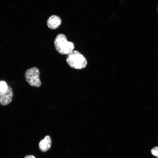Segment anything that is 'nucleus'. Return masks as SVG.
I'll use <instances>...</instances> for the list:
<instances>
[{"label":"nucleus","mask_w":158,"mask_h":158,"mask_svg":"<svg viewBox=\"0 0 158 158\" xmlns=\"http://www.w3.org/2000/svg\"><path fill=\"white\" fill-rule=\"evenodd\" d=\"M24 158H36L35 157L32 155H28L25 156Z\"/></svg>","instance_id":"9"},{"label":"nucleus","mask_w":158,"mask_h":158,"mask_svg":"<svg viewBox=\"0 0 158 158\" xmlns=\"http://www.w3.org/2000/svg\"><path fill=\"white\" fill-rule=\"evenodd\" d=\"M151 154L158 158V146H155L151 150Z\"/></svg>","instance_id":"7"},{"label":"nucleus","mask_w":158,"mask_h":158,"mask_svg":"<svg viewBox=\"0 0 158 158\" xmlns=\"http://www.w3.org/2000/svg\"><path fill=\"white\" fill-rule=\"evenodd\" d=\"M7 85L4 81L0 82V91L2 92L5 91L7 88Z\"/></svg>","instance_id":"8"},{"label":"nucleus","mask_w":158,"mask_h":158,"mask_svg":"<svg viewBox=\"0 0 158 158\" xmlns=\"http://www.w3.org/2000/svg\"><path fill=\"white\" fill-rule=\"evenodd\" d=\"M51 140L50 136H45L44 138L41 140L39 143V148L42 152H45L51 147Z\"/></svg>","instance_id":"6"},{"label":"nucleus","mask_w":158,"mask_h":158,"mask_svg":"<svg viewBox=\"0 0 158 158\" xmlns=\"http://www.w3.org/2000/svg\"><path fill=\"white\" fill-rule=\"evenodd\" d=\"M66 61L70 67L76 69L84 68L87 65V61L85 57L75 50H73L68 54Z\"/></svg>","instance_id":"2"},{"label":"nucleus","mask_w":158,"mask_h":158,"mask_svg":"<svg viewBox=\"0 0 158 158\" xmlns=\"http://www.w3.org/2000/svg\"><path fill=\"white\" fill-rule=\"evenodd\" d=\"M61 23V20L59 16L53 15L49 18L47 23L49 28L52 30H54L58 28Z\"/></svg>","instance_id":"5"},{"label":"nucleus","mask_w":158,"mask_h":158,"mask_svg":"<svg viewBox=\"0 0 158 158\" xmlns=\"http://www.w3.org/2000/svg\"><path fill=\"white\" fill-rule=\"evenodd\" d=\"M13 95V89L9 85L5 91H0V104L4 106L9 104L12 100Z\"/></svg>","instance_id":"4"},{"label":"nucleus","mask_w":158,"mask_h":158,"mask_svg":"<svg viewBox=\"0 0 158 158\" xmlns=\"http://www.w3.org/2000/svg\"><path fill=\"white\" fill-rule=\"evenodd\" d=\"M40 71L36 67H33L27 69L24 75L26 82L31 86L39 87L42 85L39 76Z\"/></svg>","instance_id":"3"},{"label":"nucleus","mask_w":158,"mask_h":158,"mask_svg":"<svg viewBox=\"0 0 158 158\" xmlns=\"http://www.w3.org/2000/svg\"><path fill=\"white\" fill-rule=\"evenodd\" d=\"M54 44L56 51L62 55L69 54L73 50L75 47L73 43L68 41L66 36L61 33L56 36Z\"/></svg>","instance_id":"1"}]
</instances>
